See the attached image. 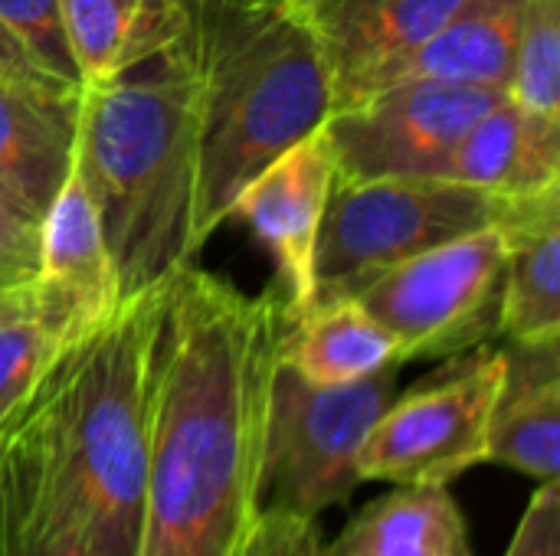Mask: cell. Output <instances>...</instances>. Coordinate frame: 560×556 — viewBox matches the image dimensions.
Here are the masks:
<instances>
[{
    "mask_svg": "<svg viewBox=\"0 0 560 556\" xmlns=\"http://www.w3.org/2000/svg\"><path fill=\"white\" fill-rule=\"evenodd\" d=\"M154 308L158 288L131 295L105 321L62 341L0 419V433L69 505L95 556H138Z\"/></svg>",
    "mask_w": 560,
    "mask_h": 556,
    "instance_id": "2",
    "label": "cell"
},
{
    "mask_svg": "<svg viewBox=\"0 0 560 556\" xmlns=\"http://www.w3.org/2000/svg\"><path fill=\"white\" fill-rule=\"evenodd\" d=\"M197 102V239L240 190L325 125L331 79L308 23L279 0H180Z\"/></svg>",
    "mask_w": 560,
    "mask_h": 556,
    "instance_id": "4",
    "label": "cell"
},
{
    "mask_svg": "<svg viewBox=\"0 0 560 556\" xmlns=\"http://www.w3.org/2000/svg\"><path fill=\"white\" fill-rule=\"evenodd\" d=\"M525 3L528 0H469L436 36L407 56L384 85L404 79H436L509 95Z\"/></svg>",
    "mask_w": 560,
    "mask_h": 556,
    "instance_id": "19",
    "label": "cell"
},
{
    "mask_svg": "<svg viewBox=\"0 0 560 556\" xmlns=\"http://www.w3.org/2000/svg\"><path fill=\"white\" fill-rule=\"evenodd\" d=\"M505 92L404 79L335 108L322 125L335 154V180L433 177L459 138Z\"/></svg>",
    "mask_w": 560,
    "mask_h": 556,
    "instance_id": "9",
    "label": "cell"
},
{
    "mask_svg": "<svg viewBox=\"0 0 560 556\" xmlns=\"http://www.w3.org/2000/svg\"><path fill=\"white\" fill-rule=\"evenodd\" d=\"M243 556H325L318 518L262 508Z\"/></svg>",
    "mask_w": 560,
    "mask_h": 556,
    "instance_id": "25",
    "label": "cell"
},
{
    "mask_svg": "<svg viewBox=\"0 0 560 556\" xmlns=\"http://www.w3.org/2000/svg\"><path fill=\"white\" fill-rule=\"evenodd\" d=\"M318 39L331 79V111L381 88L469 0H279Z\"/></svg>",
    "mask_w": 560,
    "mask_h": 556,
    "instance_id": "11",
    "label": "cell"
},
{
    "mask_svg": "<svg viewBox=\"0 0 560 556\" xmlns=\"http://www.w3.org/2000/svg\"><path fill=\"white\" fill-rule=\"evenodd\" d=\"M325 556H476L450 485H394L368 501Z\"/></svg>",
    "mask_w": 560,
    "mask_h": 556,
    "instance_id": "18",
    "label": "cell"
},
{
    "mask_svg": "<svg viewBox=\"0 0 560 556\" xmlns=\"http://www.w3.org/2000/svg\"><path fill=\"white\" fill-rule=\"evenodd\" d=\"M509 98L518 111L560 125V0H528Z\"/></svg>",
    "mask_w": 560,
    "mask_h": 556,
    "instance_id": "22",
    "label": "cell"
},
{
    "mask_svg": "<svg viewBox=\"0 0 560 556\" xmlns=\"http://www.w3.org/2000/svg\"><path fill=\"white\" fill-rule=\"evenodd\" d=\"M505 236V275L499 338H560V187L512 200L499 220Z\"/></svg>",
    "mask_w": 560,
    "mask_h": 556,
    "instance_id": "16",
    "label": "cell"
},
{
    "mask_svg": "<svg viewBox=\"0 0 560 556\" xmlns=\"http://www.w3.org/2000/svg\"><path fill=\"white\" fill-rule=\"evenodd\" d=\"M285 321L282 288L246 295L197 262L158 285L138 556H243Z\"/></svg>",
    "mask_w": 560,
    "mask_h": 556,
    "instance_id": "1",
    "label": "cell"
},
{
    "mask_svg": "<svg viewBox=\"0 0 560 556\" xmlns=\"http://www.w3.org/2000/svg\"><path fill=\"white\" fill-rule=\"evenodd\" d=\"M331 187L335 154L325 128H315L269 161L233 200L230 220L240 216L279 265L289 315L315 301V249Z\"/></svg>",
    "mask_w": 560,
    "mask_h": 556,
    "instance_id": "10",
    "label": "cell"
},
{
    "mask_svg": "<svg viewBox=\"0 0 560 556\" xmlns=\"http://www.w3.org/2000/svg\"><path fill=\"white\" fill-rule=\"evenodd\" d=\"M394 387L397 367L341 387H315L279 360L266 416L262 508L318 518L348 505L364 485L358 472L364 439L390 406Z\"/></svg>",
    "mask_w": 560,
    "mask_h": 556,
    "instance_id": "6",
    "label": "cell"
},
{
    "mask_svg": "<svg viewBox=\"0 0 560 556\" xmlns=\"http://www.w3.org/2000/svg\"><path fill=\"white\" fill-rule=\"evenodd\" d=\"M75 161L98 213L121 301L164 285L197 239V102L177 33L112 82L79 88Z\"/></svg>",
    "mask_w": 560,
    "mask_h": 556,
    "instance_id": "3",
    "label": "cell"
},
{
    "mask_svg": "<svg viewBox=\"0 0 560 556\" xmlns=\"http://www.w3.org/2000/svg\"><path fill=\"white\" fill-rule=\"evenodd\" d=\"M433 177L502 200L538 197L560 187V125L518 111L505 95L459 138Z\"/></svg>",
    "mask_w": 560,
    "mask_h": 556,
    "instance_id": "15",
    "label": "cell"
},
{
    "mask_svg": "<svg viewBox=\"0 0 560 556\" xmlns=\"http://www.w3.org/2000/svg\"><path fill=\"white\" fill-rule=\"evenodd\" d=\"M0 556H95L36 462L0 433Z\"/></svg>",
    "mask_w": 560,
    "mask_h": 556,
    "instance_id": "21",
    "label": "cell"
},
{
    "mask_svg": "<svg viewBox=\"0 0 560 556\" xmlns=\"http://www.w3.org/2000/svg\"><path fill=\"white\" fill-rule=\"evenodd\" d=\"M0 79H10V82H30V85H49L30 62L26 56L16 49V43L0 29ZM56 88V85H49ZM62 92V88H59Z\"/></svg>",
    "mask_w": 560,
    "mask_h": 556,
    "instance_id": "28",
    "label": "cell"
},
{
    "mask_svg": "<svg viewBox=\"0 0 560 556\" xmlns=\"http://www.w3.org/2000/svg\"><path fill=\"white\" fill-rule=\"evenodd\" d=\"M512 200L440 180H335L315 249V298L358 295L387 269L495 226Z\"/></svg>",
    "mask_w": 560,
    "mask_h": 556,
    "instance_id": "5",
    "label": "cell"
},
{
    "mask_svg": "<svg viewBox=\"0 0 560 556\" xmlns=\"http://www.w3.org/2000/svg\"><path fill=\"white\" fill-rule=\"evenodd\" d=\"M505 556H560V485L558 478L535 488Z\"/></svg>",
    "mask_w": 560,
    "mask_h": 556,
    "instance_id": "27",
    "label": "cell"
},
{
    "mask_svg": "<svg viewBox=\"0 0 560 556\" xmlns=\"http://www.w3.org/2000/svg\"><path fill=\"white\" fill-rule=\"evenodd\" d=\"M502 347H472L394 397L364 439L358 472L384 485H450L489 459Z\"/></svg>",
    "mask_w": 560,
    "mask_h": 556,
    "instance_id": "8",
    "label": "cell"
},
{
    "mask_svg": "<svg viewBox=\"0 0 560 556\" xmlns=\"http://www.w3.org/2000/svg\"><path fill=\"white\" fill-rule=\"evenodd\" d=\"M279 360L315 387H341L400 367V351L358 298L331 295L289 315Z\"/></svg>",
    "mask_w": 560,
    "mask_h": 556,
    "instance_id": "17",
    "label": "cell"
},
{
    "mask_svg": "<svg viewBox=\"0 0 560 556\" xmlns=\"http://www.w3.org/2000/svg\"><path fill=\"white\" fill-rule=\"evenodd\" d=\"M39 265V223L0 197V295L33 282Z\"/></svg>",
    "mask_w": 560,
    "mask_h": 556,
    "instance_id": "26",
    "label": "cell"
},
{
    "mask_svg": "<svg viewBox=\"0 0 560 556\" xmlns=\"http://www.w3.org/2000/svg\"><path fill=\"white\" fill-rule=\"evenodd\" d=\"M66 43L82 85H102L177 39L180 0H59Z\"/></svg>",
    "mask_w": 560,
    "mask_h": 556,
    "instance_id": "20",
    "label": "cell"
},
{
    "mask_svg": "<svg viewBox=\"0 0 560 556\" xmlns=\"http://www.w3.org/2000/svg\"><path fill=\"white\" fill-rule=\"evenodd\" d=\"M59 347L30 282L0 295V419L26 397L39 370Z\"/></svg>",
    "mask_w": 560,
    "mask_h": 556,
    "instance_id": "23",
    "label": "cell"
},
{
    "mask_svg": "<svg viewBox=\"0 0 560 556\" xmlns=\"http://www.w3.org/2000/svg\"><path fill=\"white\" fill-rule=\"evenodd\" d=\"M486 462L535 482L560 475V338L505 341Z\"/></svg>",
    "mask_w": 560,
    "mask_h": 556,
    "instance_id": "14",
    "label": "cell"
},
{
    "mask_svg": "<svg viewBox=\"0 0 560 556\" xmlns=\"http://www.w3.org/2000/svg\"><path fill=\"white\" fill-rule=\"evenodd\" d=\"M79 95L0 79V197L43 220L75 154Z\"/></svg>",
    "mask_w": 560,
    "mask_h": 556,
    "instance_id": "13",
    "label": "cell"
},
{
    "mask_svg": "<svg viewBox=\"0 0 560 556\" xmlns=\"http://www.w3.org/2000/svg\"><path fill=\"white\" fill-rule=\"evenodd\" d=\"M0 29L49 85L79 95L82 82L66 43L59 0H0Z\"/></svg>",
    "mask_w": 560,
    "mask_h": 556,
    "instance_id": "24",
    "label": "cell"
},
{
    "mask_svg": "<svg viewBox=\"0 0 560 556\" xmlns=\"http://www.w3.org/2000/svg\"><path fill=\"white\" fill-rule=\"evenodd\" d=\"M3 295H7V292H3Z\"/></svg>",
    "mask_w": 560,
    "mask_h": 556,
    "instance_id": "29",
    "label": "cell"
},
{
    "mask_svg": "<svg viewBox=\"0 0 560 556\" xmlns=\"http://www.w3.org/2000/svg\"><path fill=\"white\" fill-rule=\"evenodd\" d=\"M30 288L59 344L95 328L121 305L118 275L75 154L39 220V265Z\"/></svg>",
    "mask_w": 560,
    "mask_h": 556,
    "instance_id": "12",
    "label": "cell"
},
{
    "mask_svg": "<svg viewBox=\"0 0 560 556\" xmlns=\"http://www.w3.org/2000/svg\"><path fill=\"white\" fill-rule=\"evenodd\" d=\"M502 275L505 236L495 223L387 269L351 298L387 328L400 364L446 360L499 338Z\"/></svg>",
    "mask_w": 560,
    "mask_h": 556,
    "instance_id": "7",
    "label": "cell"
}]
</instances>
